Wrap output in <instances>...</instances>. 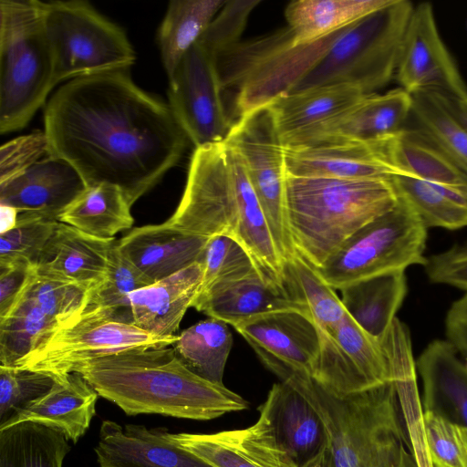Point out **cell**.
<instances>
[{"label": "cell", "mask_w": 467, "mask_h": 467, "mask_svg": "<svg viewBox=\"0 0 467 467\" xmlns=\"http://www.w3.org/2000/svg\"><path fill=\"white\" fill-rule=\"evenodd\" d=\"M48 156L87 187H119L133 205L182 157L189 141L170 106L114 70L67 81L44 112Z\"/></svg>", "instance_id": "obj_1"}, {"label": "cell", "mask_w": 467, "mask_h": 467, "mask_svg": "<svg viewBox=\"0 0 467 467\" xmlns=\"http://www.w3.org/2000/svg\"><path fill=\"white\" fill-rule=\"evenodd\" d=\"M164 223L207 239L217 235L234 238L265 279L282 285L283 260L244 161L223 141L195 148L180 203Z\"/></svg>", "instance_id": "obj_2"}, {"label": "cell", "mask_w": 467, "mask_h": 467, "mask_svg": "<svg viewBox=\"0 0 467 467\" xmlns=\"http://www.w3.org/2000/svg\"><path fill=\"white\" fill-rule=\"evenodd\" d=\"M169 347L122 351L82 363L74 372L131 416L208 420L248 409L243 397L192 372Z\"/></svg>", "instance_id": "obj_3"}, {"label": "cell", "mask_w": 467, "mask_h": 467, "mask_svg": "<svg viewBox=\"0 0 467 467\" xmlns=\"http://www.w3.org/2000/svg\"><path fill=\"white\" fill-rule=\"evenodd\" d=\"M261 362L313 406L327 431L334 467H400L408 435L396 387L389 382L337 395L307 371L254 349Z\"/></svg>", "instance_id": "obj_4"}, {"label": "cell", "mask_w": 467, "mask_h": 467, "mask_svg": "<svg viewBox=\"0 0 467 467\" xmlns=\"http://www.w3.org/2000/svg\"><path fill=\"white\" fill-rule=\"evenodd\" d=\"M393 178L344 180L286 174V223L296 253L313 267L320 266L350 235L397 204Z\"/></svg>", "instance_id": "obj_5"}, {"label": "cell", "mask_w": 467, "mask_h": 467, "mask_svg": "<svg viewBox=\"0 0 467 467\" xmlns=\"http://www.w3.org/2000/svg\"><path fill=\"white\" fill-rule=\"evenodd\" d=\"M349 25L306 43H297L286 26L223 50L217 58V71L223 99L226 94L232 96L234 122L290 92Z\"/></svg>", "instance_id": "obj_6"}, {"label": "cell", "mask_w": 467, "mask_h": 467, "mask_svg": "<svg viewBox=\"0 0 467 467\" xmlns=\"http://www.w3.org/2000/svg\"><path fill=\"white\" fill-rule=\"evenodd\" d=\"M55 86L40 1L1 0L0 133L25 128Z\"/></svg>", "instance_id": "obj_7"}, {"label": "cell", "mask_w": 467, "mask_h": 467, "mask_svg": "<svg viewBox=\"0 0 467 467\" xmlns=\"http://www.w3.org/2000/svg\"><path fill=\"white\" fill-rule=\"evenodd\" d=\"M413 9L410 1L389 0L384 6L349 25L290 92L349 84L364 95H370L388 85L395 76Z\"/></svg>", "instance_id": "obj_8"}, {"label": "cell", "mask_w": 467, "mask_h": 467, "mask_svg": "<svg viewBox=\"0 0 467 467\" xmlns=\"http://www.w3.org/2000/svg\"><path fill=\"white\" fill-rule=\"evenodd\" d=\"M427 227L399 195L397 204L350 235L318 267L335 290L413 265H425Z\"/></svg>", "instance_id": "obj_9"}, {"label": "cell", "mask_w": 467, "mask_h": 467, "mask_svg": "<svg viewBox=\"0 0 467 467\" xmlns=\"http://www.w3.org/2000/svg\"><path fill=\"white\" fill-rule=\"evenodd\" d=\"M54 61V83L129 70L136 55L125 33L85 1L40 2Z\"/></svg>", "instance_id": "obj_10"}, {"label": "cell", "mask_w": 467, "mask_h": 467, "mask_svg": "<svg viewBox=\"0 0 467 467\" xmlns=\"http://www.w3.org/2000/svg\"><path fill=\"white\" fill-rule=\"evenodd\" d=\"M177 336L160 337L132 322L131 316L84 310L54 326L16 367L62 378L85 362L122 351L172 346Z\"/></svg>", "instance_id": "obj_11"}, {"label": "cell", "mask_w": 467, "mask_h": 467, "mask_svg": "<svg viewBox=\"0 0 467 467\" xmlns=\"http://www.w3.org/2000/svg\"><path fill=\"white\" fill-rule=\"evenodd\" d=\"M230 46L208 27L168 76V105L195 148L225 140L234 121L223 99L217 58Z\"/></svg>", "instance_id": "obj_12"}, {"label": "cell", "mask_w": 467, "mask_h": 467, "mask_svg": "<svg viewBox=\"0 0 467 467\" xmlns=\"http://www.w3.org/2000/svg\"><path fill=\"white\" fill-rule=\"evenodd\" d=\"M242 158L283 262L296 254L286 223L285 150L268 105L241 116L225 140Z\"/></svg>", "instance_id": "obj_13"}, {"label": "cell", "mask_w": 467, "mask_h": 467, "mask_svg": "<svg viewBox=\"0 0 467 467\" xmlns=\"http://www.w3.org/2000/svg\"><path fill=\"white\" fill-rule=\"evenodd\" d=\"M320 348L309 374L337 395H349L393 381L389 359L378 339L347 313Z\"/></svg>", "instance_id": "obj_14"}, {"label": "cell", "mask_w": 467, "mask_h": 467, "mask_svg": "<svg viewBox=\"0 0 467 467\" xmlns=\"http://www.w3.org/2000/svg\"><path fill=\"white\" fill-rule=\"evenodd\" d=\"M364 96L357 87L337 84L275 99L268 106L284 150L305 149L327 138Z\"/></svg>", "instance_id": "obj_15"}, {"label": "cell", "mask_w": 467, "mask_h": 467, "mask_svg": "<svg viewBox=\"0 0 467 467\" xmlns=\"http://www.w3.org/2000/svg\"><path fill=\"white\" fill-rule=\"evenodd\" d=\"M395 77L409 94L434 88L467 98V85L439 33L433 7L428 2L414 6Z\"/></svg>", "instance_id": "obj_16"}, {"label": "cell", "mask_w": 467, "mask_h": 467, "mask_svg": "<svg viewBox=\"0 0 467 467\" xmlns=\"http://www.w3.org/2000/svg\"><path fill=\"white\" fill-rule=\"evenodd\" d=\"M394 139L365 142L328 136L305 149L285 150V173L344 180L392 179L401 174L392 158Z\"/></svg>", "instance_id": "obj_17"}, {"label": "cell", "mask_w": 467, "mask_h": 467, "mask_svg": "<svg viewBox=\"0 0 467 467\" xmlns=\"http://www.w3.org/2000/svg\"><path fill=\"white\" fill-rule=\"evenodd\" d=\"M259 411V419L245 429L171 437L213 467H299L279 443L266 410Z\"/></svg>", "instance_id": "obj_18"}, {"label": "cell", "mask_w": 467, "mask_h": 467, "mask_svg": "<svg viewBox=\"0 0 467 467\" xmlns=\"http://www.w3.org/2000/svg\"><path fill=\"white\" fill-rule=\"evenodd\" d=\"M100 467H213L181 447L167 430L104 420L95 447Z\"/></svg>", "instance_id": "obj_19"}, {"label": "cell", "mask_w": 467, "mask_h": 467, "mask_svg": "<svg viewBox=\"0 0 467 467\" xmlns=\"http://www.w3.org/2000/svg\"><path fill=\"white\" fill-rule=\"evenodd\" d=\"M87 188L67 161L47 156L14 178L0 183V204L19 213L57 220Z\"/></svg>", "instance_id": "obj_20"}, {"label": "cell", "mask_w": 467, "mask_h": 467, "mask_svg": "<svg viewBox=\"0 0 467 467\" xmlns=\"http://www.w3.org/2000/svg\"><path fill=\"white\" fill-rule=\"evenodd\" d=\"M232 327L253 349L265 351L308 373L319 351L318 329L309 313L302 309H277Z\"/></svg>", "instance_id": "obj_21"}, {"label": "cell", "mask_w": 467, "mask_h": 467, "mask_svg": "<svg viewBox=\"0 0 467 467\" xmlns=\"http://www.w3.org/2000/svg\"><path fill=\"white\" fill-rule=\"evenodd\" d=\"M114 241L59 222L36 263V274L91 290L106 278Z\"/></svg>", "instance_id": "obj_22"}, {"label": "cell", "mask_w": 467, "mask_h": 467, "mask_svg": "<svg viewBox=\"0 0 467 467\" xmlns=\"http://www.w3.org/2000/svg\"><path fill=\"white\" fill-rule=\"evenodd\" d=\"M207 241L163 223L132 228L117 244L129 261L154 283L199 262Z\"/></svg>", "instance_id": "obj_23"}, {"label": "cell", "mask_w": 467, "mask_h": 467, "mask_svg": "<svg viewBox=\"0 0 467 467\" xmlns=\"http://www.w3.org/2000/svg\"><path fill=\"white\" fill-rule=\"evenodd\" d=\"M99 394L78 372L58 378L51 389L16 411L0 429L31 421L55 429L77 442L96 413Z\"/></svg>", "instance_id": "obj_24"}, {"label": "cell", "mask_w": 467, "mask_h": 467, "mask_svg": "<svg viewBox=\"0 0 467 467\" xmlns=\"http://www.w3.org/2000/svg\"><path fill=\"white\" fill-rule=\"evenodd\" d=\"M203 275L202 263L133 291L129 296L132 322L160 337L178 330L187 309L192 307Z\"/></svg>", "instance_id": "obj_25"}, {"label": "cell", "mask_w": 467, "mask_h": 467, "mask_svg": "<svg viewBox=\"0 0 467 467\" xmlns=\"http://www.w3.org/2000/svg\"><path fill=\"white\" fill-rule=\"evenodd\" d=\"M261 407L266 410L279 443L299 467L327 447L326 427L318 413L289 385L274 384Z\"/></svg>", "instance_id": "obj_26"}, {"label": "cell", "mask_w": 467, "mask_h": 467, "mask_svg": "<svg viewBox=\"0 0 467 467\" xmlns=\"http://www.w3.org/2000/svg\"><path fill=\"white\" fill-rule=\"evenodd\" d=\"M423 385V411L467 426V362L447 340L431 342L416 361Z\"/></svg>", "instance_id": "obj_27"}, {"label": "cell", "mask_w": 467, "mask_h": 467, "mask_svg": "<svg viewBox=\"0 0 467 467\" xmlns=\"http://www.w3.org/2000/svg\"><path fill=\"white\" fill-rule=\"evenodd\" d=\"M410 96L407 127L424 132L467 171V98L434 88Z\"/></svg>", "instance_id": "obj_28"}, {"label": "cell", "mask_w": 467, "mask_h": 467, "mask_svg": "<svg viewBox=\"0 0 467 467\" xmlns=\"http://www.w3.org/2000/svg\"><path fill=\"white\" fill-rule=\"evenodd\" d=\"M192 307L231 326L277 309L307 311L290 298L284 288L268 282L259 272L204 297L194 299Z\"/></svg>", "instance_id": "obj_29"}, {"label": "cell", "mask_w": 467, "mask_h": 467, "mask_svg": "<svg viewBox=\"0 0 467 467\" xmlns=\"http://www.w3.org/2000/svg\"><path fill=\"white\" fill-rule=\"evenodd\" d=\"M340 291L347 314L379 340L396 318L408 285L405 271H395L355 282Z\"/></svg>", "instance_id": "obj_30"}, {"label": "cell", "mask_w": 467, "mask_h": 467, "mask_svg": "<svg viewBox=\"0 0 467 467\" xmlns=\"http://www.w3.org/2000/svg\"><path fill=\"white\" fill-rule=\"evenodd\" d=\"M410 111L411 96L401 88L384 94L366 95L328 136L365 142L388 141L407 127Z\"/></svg>", "instance_id": "obj_31"}, {"label": "cell", "mask_w": 467, "mask_h": 467, "mask_svg": "<svg viewBox=\"0 0 467 467\" xmlns=\"http://www.w3.org/2000/svg\"><path fill=\"white\" fill-rule=\"evenodd\" d=\"M393 161L410 174L467 200V171L424 132L406 127L392 142Z\"/></svg>", "instance_id": "obj_32"}, {"label": "cell", "mask_w": 467, "mask_h": 467, "mask_svg": "<svg viewBox=\"0 0 467 467\" xmlns=\"http://www.w3.org/2000/svg\"><path fill=\"white\" fill-rule=\"evenodd\" d=\"M131 204L117 186L101 183L87 187L60 214L58 222L88 235L113 240L132 227Z\"/></svg>", "instance_id": "obj_33"}, {"label": "cell", "mask_w": 467, "mask_h": 467, "mask_svg": "<svg viewBox=\"0 0 467 467\" xmlns=\"http://www.w3.org/2000/svg\"><path fill=\"white\" fill-rule=\"evenodd\" d=\"M224 0H172L158 29L157 43L167 76L200 39Z\"/></svg>", "instance_id": "obj_34"}, {"label": "cell", "mask_w": 467, "mask_h": 467, "mask_svg": "<svg viewBox=\"0 0 467 467\" xmlns=\"http://www.w3.org/2000/svg\"><path fill=\"white\" fill-rule=\"evenodd\" d=\"M389 0H297L285 18L297 43L319 39L384 6Z\"/></svg>", "instance_id": "obj_35"}, {"label": "cell", "mask_w": 467, "mask_h": 467, "mask_svg": "<svg viewBox=\"0 0 467 467\" xmlns=\"http://www.w3.org/2000/svg\"><path fill=\"white\" fill-rule=\"evenodd\" d=\"M70 447L60 431L24 421L0 429V467H62Z\"/></svg>", "instance_id": "obj_36"}, {"label": "cell", "mask_w": 467, "mask_h": 467, "mask_svg": "<svg viewBox=\"0 0 467 467\" xmlns=\"http://www.w3.org/2000/svg\"><path fill=\"white\" fill-rule=\"evenodd\" d=\"M283 285L308 311L319 333L331 334L347 313L335 290L296 253L283 263Z\"/></svg>", "instance_id": "obj_37"}, {"label": "cell", "mask_w": 467, "mask_h": 467, "mask_svg": "<svg viewBox=\"0 0 467 467\" xmlns=\"http://www.w3.org/2000/svg\"><path fill=\"white\" fill-rule=\"evenodd\" d=\"M233 346L228 324L213 317L199 321L177 336L178 357L198 376L223 384L224 368Z\"/></svg>", "instance_id": "obj_38"}, {"label": "cell", "mask_w": 467, "mask_h": 467, "mask_svg": "<svg viewBox=\"0 0 467 467\" xmlns=\"http://www.w3.org/2000/svg\"><path fill=\"white\" fill-rule=\"evenodd\" d=\"M397 192L424 225L457 230L467 226V200L410 174L393 178Z\"/></svg>", "instance_id": "obj_39"}, {"label": "cell", "mask_w": 467, "mask_h": 467, "mask_svg": "<svg viewBox=\"0 0 467 467\" xmlns=\"http://www.w3.org/2000/svg\"><path fill=\"white\" fill-rule=\"evenodd\" d=\"M56 325L26 290L10 312L0 319V366L16 367L40 336Z\"/></svg>", "instance_id": "obj_40"}, {"label": "cell", "mask_w": 467, "mask_h": 467, "mask_svg": "<svg viewBox=\"0 0 467 467\" xmlns=\"http://www.w3.org/2000/svg\"><path fill=\"white\" fill-rule=\"evenodd\" d=\"M200 262L203 275L195 299L260 273L245 248L234 238L226 235L209 238Z\"/></svg>", "instance_id": "obj_41"}, {"label": "cell", "mask_w": 467, "mask_h": 467, "mask_svg": "<svg viewBox=\"0 0 467 467\" xmlns=\"http://www.w3.org/2000/svg\"><path fill=\"white\" fill-rule=\"evenodd\" d=\"M152 284L122 254L114 241L109 254L106 278L88 291L84 310L99 309L131 316L129 296Z\"/></svg>", "instance_id": "obj_42"}, {"label": "cell", "mask_w": 467, "mask_h": 467, "mask_svg": "<svg viewBox=\"0 0 467 467\" xmlns=\"http://www.w3.org/2000/svg\"><path fill=\"white\" fill-rule=\"evenodd\" d=\"M422 429L433 467H467V426L423 411Z\"/></svg>", "instance_id": "obj_43"}, {"label": "cell", "mask_w": 467, "mask_h": 467, "mask_svg": "<svg viewBox=\"0 0 467 467\" xmlns=\"http://www.w3.org/2000/svg\"><path fill=\"white\" fill-rule=\"evenodd\" d=\"M58 223L57 220L19 213L16 225L0 234V265L26 261L36 265Z\"/></svg>", "instance_id": "obj_44"}, {"label": "cell", "mask_w": 467, "mask_h": 467, "mask_svg": "<svg viewBox=\"0 0 467 467\" xmlns=\"http://www.w3.org/2000/svg\"><path fill=\"white\" fill-rule=\"evenodd\" d=\"M407 429L410 452L418 467H433L422 429V407L419 395L416 368L401 366L393 380Z\"/></svg>", "instance_id": "obj_45"}, {"label": "cell", "mask_w": 467, "mask_h": 467, "mask_svg": "<svg viewBox=\"0 0 467 467\" xmlns=\"http://www.w3.org/2000/svg\"><path fill=\"white\" fill-rule=\"evenodd\" d=\"M57 378L45 372L0 366V425L47 392Z\"/></svg>", "instance_id": "obj_46"}, {"label": "cell", "mask_w": 467, "mask_h": 467, "mask_svg": "<svg viewBox=\"0 0 467 467\" xmlns=\"http://www.w3.org/2000/svg\"><path fill=\"white\" fill-rule=\"evenodd\" d=\"M87 290L78 285L36 274L27 288L28 296L54 322L60 324L86 308Z\"/></svg>", "instance_id": "obj_47"}, {"label": "cell", "mask_w": 467, "mask_h": 467, "mask_svg": "<svg viewBox=\"0 0 467 467\" xmlns=\"http://www.w3.org/2000/svg\"><path fill=\"white\" fill-rule=\"evenodd\" d=\"M48 155L45 131H35L3 144L0 149V183L25 171Z\"/></svg>", "instance_id": "obj_48"}, {"label": "cell", "mask_w": 467, "mask_h": 467, "mask_svg": "<svg viewBox=\"0 0 467 467\" xmlns=\"http://www.w3.org/2000/svg\"><path fill=\"white\" fill-rule=\"evenodd\" d=\"M424 270L431 282L467 292V244L427 257Z\"/></svg>", "instance_id": "obj_49"}, {"label": "cell", "mask_w": 467, "mask_h": 467, "mask_svg": "<svg viewBox=\"0 0 467 467\" xmlns=\"http://www.w3.org/2000/svg\"><path fill=\"white\" fill-rule=\"evenodd\" d=\"M36 274L26 261L0 265V319L21 299Z\"/></svg>", "instance_id": "obj_50"}, {"label": "cell", "mask_w": 467, "mask_h": 467, "mask_svg": "<svg viewBox=\"0 0 467 467\" xmlns=\"http://www.w3.org/2000/svg\"><path fill=\"white\" fill-rule=\"evenodd\" d=\"M445 330L447 340L467 362V292L449 308Z\"/></svg>", "instance_id": "obj_51"}, {"label": "cell", "mask_w": 467, "mask_h": 467, "mask_svg": "<svg viewBox=\"0 0 467 467\" xmlns=\"http://www.w3.org/2000/svg\"><path fill=\"white\" fill-rule=\"evenodd\" d=\"M0 234H2L16 225L19 212L12 206L0 204Z\"/></svg>", "instance_id": "obj_52"}, {"label": "cell", "mask_w": 467, "mask_h": 467, "mask_svg": "<svg viewBox=\"0 0 467 467\" xmlns=\"http://www.w3.org/2000/svg\"><path fill=\"white\" fill-rule=\"evenodd\" d=\"M304 467H334L328 445L316 459Z\"/></svg>", "instance_id": "obj_53"}]
</instances>
